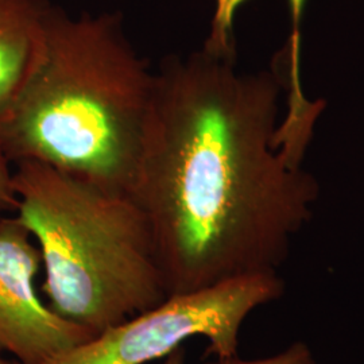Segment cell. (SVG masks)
Instances as JSON below:
<instances>
[{
    "label": "cell",
    "mask_w": 364,
    "mask_h": 364,
    "mask_svg": "<svg viewBox=\"0 0 364 364\" xmlns=\"http://www.w3.org/2000/svg\"><path fill=\"white\" fill-rule=\"evenodd\" d=\"M207 364H317L311 347L305 341H294L285 351L274 356L255 360H245L237 355L230 358H215Z\"/></svg>",
    "instance_id": "8"
},
{
    "label": "cell",
    "mask_w": 364,
    "mask_h": 364,
    "mask_svg": "<svg viewBox=\"0 0 364 364\" xmlns=\"http://www.w3.org/2000/svg\"><path fill=\"white\" fill-rule=\"evenodd\" d=\"M0 364H21L18 360L16 362H11V360H6V359H1L0 358Z\"/></svg>",
    "instance_id": "11"
},
{
    "label": "cell",
    "mask_w": 364,
    "mask_h": 364,
    "mask_svg": "<svg viewBox=\"0 0 364 364\" xmlns=\"http://www.w3.org/2000/svg\"><path fill=\"white\" fill-rule=\"evenodd\" d=\"M18 208V198L13 185L11 164L4 156L0 146V213Z\"/></svg>",
    "instance_id": "9"
},
{
    "label": "cell",
    "mask_w": 364,
    "mask_h": 364,
    "mask_svg": "<svg viewBox=\"0 0 364 364\" xmlns=\"http://www.w3.org/2000/svg\"><path fill=\"white\" fill-rule=\"evenodd\" d=\"M185 348L183 347H178L174 351L170 352L168 356H165V362L162 364H185Z\"/></svg>",
    "instance_id": "10"
},
{
    "label": "cell",
    "mask_w": 364,
    "mask_h": 364,
    "mask_svg": "<svg viewBox=\"0 0 364 364\" xmlns=\"http://www.w3.org/2000/svg\"><path fill=\"white\" fill-rule=\"evenodd\" d=\"M13 185L53 312L97 335L169 297L149 221L130 195L31 161L15 165Z\"/></svg>",
    "instance_id": "3"
},
{
    "label": "cell",
    "mask_w": 364,
    "mask_h": 364,
    "mask_svg": "<svg viewBox=\"0 0 364 364\" xmlns=\"http://www.w3.org/2000/svg\"><path fill=\"white\" fill-rule=\"evenodd\" d=\"M52 7L49 0H0V115L38 60Z\"/></svg>",
    "instance_id": "6"
},
{
    "label": "cell",
    "mask_w": 364,
    "mask_h": 364,
    "mask_svg": "<svg viewBox=\"0 0 364 364\" xmlns=\"http://www.w3.org/2000/svg\"><path fill=\"white\" fill-rule=\"evenodd\" d=\"M154 87L119 14L73 18L53 6L38 60L0 115L1 150L11 165L39 162L130 195Z\"/></svg>",
    "instance_id": "2"
},
{
    "label": "cell",
    "mask_w": 364,
    "mask_h": 364,
    "mask_svg": "<svg viewBox=\"0 0 364 364\" xmlns=\"http://www.w3.org/2000/svg\"><path fill=\"white\" fill-rule=\"evenodd\" d=\"M248 0H220L216 3V11L212 21V28L208 42L216 45H232L235 43V14ZM291 15V34L289 37V45L282 52L284 69L287 72V81L291 87H301V19L304 13L305 0H287Z\"/></svg>",
    "instance_id": "7"
},
{
    "label": "cell",
    "mask_w": 364,
    "mask_h": 364,
    "mask_svg": "<svg viewBox=\"0 0 364 364\" xmlns=\"http://www.w3.org/2000/svg\"><path fill=\"white\" fill-rule=\"evenodd\" d=\"M219 1H220V0H216V3H219Z\"/></svg>",
    "instance_id": "12"
},
{
    "label": "cell",
    "mask_w": 364,
    "mask_h": 364,
    "mask_svg": "<svg viewBox=\"0 0 364 364\" xmlns=\"http://www.w3.org/2000/svg\"><path fill=\"white\" fill-rule=\"evenodd\" d=\"M42 264L21 219L0 218V351L21 364H49L95 336L42 304L34 287Z\"/></svg>",
    "instance_id": "5"
},
{
    "label": "cell",
    "mask_w": 364,
    "mask_h": 364,
    "mask_svg": "<svg viewBox=\"0 0 364 364\" xmlns=\"http://www.w3.org/2000/svg\"><path fill=\"white\" fill-rule=\"evenodd\" d=\"M284 70L242 72L205 42L156 72L130 196L149 221L168 296L278 273L312 220L320 185L302 166L313 127L279 120Z\"/></svg>",
    "instance_id": "1"
},
{
    "label": "cell",
    "mask_w": 364,
    "mask_h": 364,
    "mask_svg": "<svg viewBox=\"0 0 364 364\" xmlns=\"http://www.w3.org/2000/svg\"><path fill=\"white\" fill-rule=\"evenodd\" d=\"M278 273L252 274L192 293L173 294L158 306L109 326L49 364H146L193 336L208 340L205 356L237 355L239 333L250 313L281 299Z\"/></svg>",
    "instance_id": "4"
}]
</instances>
